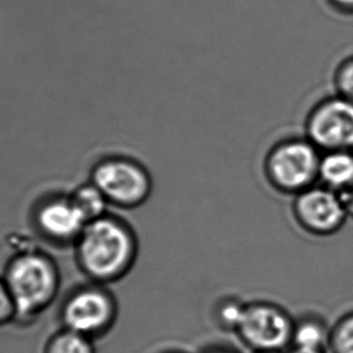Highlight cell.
Returning <instances> with one entry per match:
<instances>
[{"label": "cell", "instance_id": "cell-1", "mask_svg": "<svg viewBox=\"0 0 353 353\" xmlns=\"http://www.w3.org/2000/svg\"><path fill=\"white\" fill-rule=\"evenodd\" d=\"M73 247L79 270L90 282L104 285L128 276L139 253L137 234L132 226L109 213L88 221Z\"/></svg>", "mask_w": 353, "mask_h": 353}, {"label": "cell", "instance_id": "cell-2", "mask_svg": "<svg viewBox=\"0 0 353 353\" xmlns=\"http://www.w3.org/2000/svg\"><path fill=\"white\" fill-rule=\"evenodd\" d=\"M3 279L15 304V323L20 325H30L49 309L62 282L54 258L34 247L16 250L6 263Z\"/></svg>", "mask_w": 353, "mask_h": 353}, {"label": "cell", "instance_id": "cell-3", "mask_svg": "<svg viewBox=\"0 0 353 353\" xmlns=\"http://www.w3.org/2000/svg\"><path fill=\"white\" fill-rule=\"evenodd\" d=\"M321 155L305 134L281 138L265 152V179L276 192L296 196L319 184Z\"/></svg>", "mask_w": 353, "mask_h": 353}, {"label": "cell", "instance_id": "cell-4", "mask_svg": "<svg viewBox=\"0 0 353 353\" xmlns=\"http://www.w3.org/2000/svg\"><path fill=\"white\" fill-rule=\"evenodd\" d=\"M119 316L115 295L107 285L88 282L64 295L59 307L62 328L73 330L86 338H102L112 330Z\"/></svg>", "mask_w": 353, "mask_h": 353}, {"label": "cell", "instance_id": "cell-5", "mask_svg": "<svg viewBox=\"0 0 353 353\" xmlns=\"http://www.w3.org/2000/svg\"><path fill=\"white\" fill-rule=\"evenodd\" d=\"M90 182L102 192L110 206L133 210L152 192V178L143 163L128 157H109L94 165Z\"/></svg>", "mask_w": 353, "mask_h": 353}, {"label": "cell", "instance_id": "cell-6", "mask_svg": "<svg viewBox=\"0 0 353 353\" xmlns=\"http://www.w3.org/2000/svg\"><path fill=\"white\" fill-rule=\"evenodd\" d=\"M321 152L353 150V102L333 92L311 105L304 133Z\"/></svg>", "mask_w": 353, "mask_h": 353}, {"label": "cell", "instance_id": "cell-7", "mask_svg": "<svg viewBox=\"0 0 353 353\" xmlns=\"http://www.w3.org/2000/svg\"><path fill=\"white\" fill-rule=\"evenodd\" d=\"M295 319L280 305L270 301L245 304L235 333L252 351H282L292 345Z\"/></svg>", "mask_w": 353, "mask_h": 353}, {"label": "cell", "instance_id": "cell-8", "mask_svg": "<svg viewBox=\"0 0 353 353\" xmlns=\"http://www.w3.org/2000/svg\"><path fill=\"white\" fill-rule=\"evenodd\" d=\"M292 213L305 232L321 237L341 230L350 216L346 194L341 195L321 184L294 196Z\"/></svg>", "mask_w": 353, "mask_h": 353}, {"label": "cell", "instance_id": "cell-9", "mask_svg": "<svg viewBox=\"0 0 353 353\" xmlns=\"http://www.w3.org/2000/svg\"><path fill=\"white\" fill-rule=\"evenodd\" d=\"M32 224L45 242L68 247L75 245L88 221L69 194H54L35 203L32 210Z\"/></svg>", "mask_w": 353, "mask_h": 353}, {"label": "cell", "instance_id": "cell-10", "mask_svg": "<svg viewBox=\"0 0 353 353\" xmlns=\"http://www.w3.org/2000/svg\"><path fill=\"white\" fill-rule=\"evenodd\" d=\"M319 184L338 194H353V150L322 152Z\"/></svg>", "mask_w": 353, "mask_h": 353}, {"label": "cell", "instance_id": "cell-11", "mask_svg": "<svg viewBox=\"0 0 353 353\" xmlns=\"http://www.w3.org/2000/svg\"><path fill=\"white\" fill-rule=\"evenodd\" d=\"M329 329L323 319L314 316H304L296 319L292 336L293 347L307 350H325L328 345Z\"/></svg>", "mask_w": 353, "mask_h": 353}, {"label": "cell", "instance_id": "cell-12", "mask_svg": "<svg viewBox=\"0 0 353 353\" xmlns=\"http://www.w3.org/2000/svg\"><path fill=\"white\" fill-rule=\"evenodd\" d=\"M69 195L88 223L108 213L109 202L92 182L85 183Z\"/></svg>", "mask_w": 353, "mask_h": 353}, {"label": "cell", "instance_id": "cell-13", "mask_svg": "<svg viewBox=\"0 0 353 353\" xmlns=\"http://www.w3.org/2000/svg\"><path fill=\"white\" fill-rule=\"evenodd\" d=\"M94 340L67 328H61L45 343L43 353H96Z\"/></svg>", "mask_w": 353, "mask_h": 353}, {"label": "cell", "instance_id": "cell-14", "mask_svg": "<svg viewBox=\"0 0 353 353\" xmlns=\"http://www.w3.org/2000/svg\"><path fill=\"white\" fill-rule=\"evenodd\" d=\"M327 351L353 353V311L343 314L329 329Z\"/></svg>", "mask_w": 353, "mask_h": 353}, {"label": "cell", "instance_id": "cell-15", "mask_svg": "<svg viewBox=\"0 0 353 353\" xmlns=\"http://www.w3.org/2000/svg\"><path fill=\"white\" fill-rule=\"evenodd\" d=\"M332 83L335 94L353 102V52L343 56L334 67Z\"/></svg>", "mask_w": 353, "mask_h": 353}, {"label": "cell", "instance_id": "cell-16", "mask_svg": "<svg viewBox=\"0 0 353 353\" xmlns=\"http://www.w3.org/2000/svg\"><path fill=\"white\" fill-rule=\"evenodd\" d=\"M243 310L245 304H242L239 300H223L216 309V323L221 329L235 333L242 319Z\"/></svg>", "mask_w": 353, "mask_h": 353}, {"label": "cell", "instance_id": "cell-17", "mask_svg": "<svg viewBox=\"0 0 353 353\" xmlns=\"http://www.w3.org/2000/svg\"><path fill=\"white\" fill-rule=\"evenodd\" d=\"M15 319L16 307L14 299L3 276H0V327L15 323Z\"/></svg>", "mask_w": 353, "mask_h": 353}, {"label": "cell", "instance_id": "cell-18", "mask_svg": "<svg viewBox=\"0 0 353 353\" xmlns=\"http://www.w3.org/2000/svg\"><path fill=\"white\" fill-rule=\"evenodd\" d=\"M323 1L334 14L345 16V17H352L353 0H323Z\"/></svg>", "mask_w": 353, "mask_h": 353}, {"label": "cell", "instance_id": "cell-19", "mask_svg": "<svg viewBox=\"0 0 353 353\" xmlns=\"http://www.w3.org/2000/svg\"><path fill=\"white\" fill-rule=\"evenodd\" d=\"M287 353H327L325 350H307V348L292 347Z\"/></svg>", "mask_w": 353, "mask_h": 353}, {"label": "cell", "instance_id": "cell-20", "mask_svg": "<svg viewBox=\"0 0 353 353\" xmlns=\"http://www.w3.org/2000/svg\"><path fill=\"white\" fill-rule=\"evenodd\" d=\"M202 353H237L234 350H230V348L226 347H221V346H218V347H211L207 348Z\"/></svg>", "mask_w": 353, "mask_h": 353}, {"label": "cell", "instance_id": "cell-21", "mask_svg": "<svg viewBox=\"0 0 353 353\" xmlns=\"http://www.w3.org/2000/svg\"><path fill=\"white\" fill-rule=\"evenodd\" d=\"M252 353H283L282 351H252Z\"/></svg>", "mask_w": 353, "mask_h": 353}, {"label": "cell", "instance_id": "cell-22", "mask_svg": "<svg viewBox=\"0 0 353 353\" xmlns=\"http://www.w3.org/2000/svg\"><path fill=\"white\" fill-rule=\"evenodd\" d=\"M166 353H183V352H176H176H166Z\"/></svg>", "mask_w": 353, "mask_h": 353}]
</instances>
